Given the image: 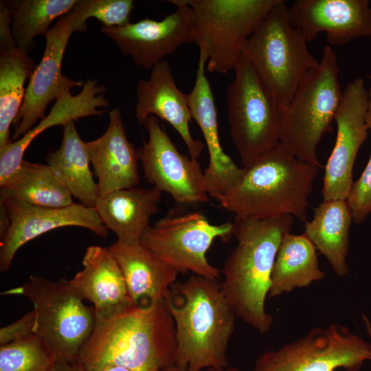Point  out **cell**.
<instances>
[{"label": "cell", "instance_id": "27", "mask_svg": "<svg viewBox=\"0 0 371 371\" xmlns=\"http://www.w3.org/2000/svg\"><path fill=\"white\" fill-rule=\"evenodd\" d=\"M63 135L60 147L47 155V164L72 197L95 208L98 188L90 169L86 142L79 136L74 122L63 126Z\"/></svg>", "mask_w": 371, "mask_h": 371}, {"label": "cell", "instance_id": "10", "mask_svg": "<svg viewBox=\"0 0 371 371\" xmlns=\"http://www.w3.org/2000/svg\"><path fill=\"white\" fill-rule=\"evenodd\" d=\"M370 359V343L346 326L332 323L262 352L252 371H359Z\"/></svg>", "mask_w": 371, "mask_h": 371}, {"label": "cell", "instance_id": "39", "mask_svg": "<svg viewBox=\"0 0 371 371\" xmlns=\"http://www.w3.org/2000/svg\"><path fill=\"white\" fill-rule=\"evenodd\" d=\"M162 371H179L177 368L173 365Z\"/></svg>", "mask_w": 371, "mask_h": 371}, {"label": "cell", "instance_id": "8", "mask_svg": "<svg viewBox=\"0 0 371 371\" xmlns=\"http://www.w3.org/2000/svg\"><path fill=\"white\" fill-rule=\"evenodd\" d=\"M227 89L229 133L243 168L253 165L280 143V109L241 54Z\"/></svg>", "mask_w": 371, "mask_h": 371}, {"label": "cell", "instance_id": "20", "mask_svg": "<svg viewBox=\"0 0 371 371\" xmlns=\"http://www.w3.org/2000/svg\"><path fill=\"white\" fill-rule=\"evenodd\" d=\"M82 264V269L69 281L84 300L93 304L95 322L114 318L135 306L122 271L108 248L89 246Z\"/></svg>", "mask_w": 371, "mask_h": 371}, {"label": "cell", "instance_id": "38", "mask_svg": "<svg viewBox=\"0 0 371 371\" xmlns=\"http://www.w3.org/2000/svg\"><path fill=\"white\" fill-rule=\"evenodd\" d=\"M362 318L365 324L367 333L368 336L371 338V322L370 319H368V317L365 314H363ZM370 361H371V359H370Z\"/></svg>", "mask_w": 371, "mask_h": 371}, {"label": "cell", "instance_id": "2", "mask_svg": "<svg viewBox=\"0 0 371 371\" xmlns=\"http://www.w3.org/2000/svg\"><path fill=\"white\" fill-rule=\"evenodd\" d=\"M165 302L175 324L177 370L227 367L236 315L218 280L191 274L173 284Z\"/></svg>", "mask_w": 371, "mask_h": 371}, {"label": "cell", "instance_id": "33", "mask_svg": "<svg viewBox=\"0 0 371 371\" xmlns=\"http://www.w3.org/2000/svg\"><path fill=\"white\" fill-rule=\"evenodd\" d=\"M368 94L366 123L368 129L371 131V87L368 90ZM346 201L355 223H363L371 213V153L361 176L356 181H354Z\"/></svg>", "mask_w": 371, "mask_h": 371}, {"label": "cell", "instance_id": "18", "mask_svg": "<svg viewBox=\"0 0 371 371\" xmlns=\"http://www.w3.org/2000/svg\"><path fill=\"white\" fill-rule=\"evenodd\" d=\"M288 16L307 42L322 32L329 45L371 36L368 0H296L288 8Z\"/></svg>", "mask_w": 371, "mask_h": 371}, {"label": "cell", "instance_id": "26", "mask_svg": "<svg viewBox=\"0 0 371 371\" xmlns=\"http://www.w3.org/2000/svg\"><path fill=\"white\" fill-rule=\"evenodd\" d=\"M352 221L347 201L339 199L323 201L314 208L313 219L304 225V234L325 256L339 277L349 272L346 259Z\"/></svg>", "mask_w": 371, "mask_h": 371}, {"label": "cell", "instance_id": "6", "mask_svg": "<svg viewBox=\"0 0 371 371\" xmlns=\"http://www.w3.org/2000/svg\"><path fill=\"white\" fill-rule=\"evenodd\" d=\"M307 43L303 34L291 25L285 1L278 0L243 47L242 54L280 110L289 104L307 74L319 64Z\"/></svg>", "mask_w": 371, "mask_h": 371}, {"label": "cell", "instance_id": "15", "mask_svg": "<svg viewBox=\"0 0 371 371\" xmlns=\"http://www.w3.org/2000/svg\"><path fill=\"white\" fill-rule=\"evenodd\" d=\"M368 90L361 78L354 79L343 90L334 119L336 140L325 166L323 201L346 200L348 197L354 183V164L368 135Z\"/></svg>", "mask_w": 371, "mask_h": 371}, {"label": "cell", "instance_id": "14", "mask_svg": "<svg viewBox=\"0 0 371 371\" xmlns=\"http://www.w3.org/2000/svg\"><path fill=\"white\" fill-rule=\"evenodd\" d=\"M177 9L162 20L148 18L122 27H102L101 31L129 56L135 64L149 69L164 61L181 45L196 43L194 16L185 0H172Z\"/></svg>", "mask_w": 371, "mask_h": 371}, {"label": "cell", "instance_id": "11", "mask_svg": "<svg viewBox=\"0 0 371 371\" xmlns=\"http://www.w3.org/2000/svg\"><path fill=\"white\" fill-rule=\"evenodd\" d=\"M233 232V223L213 225L199 212L171 213L150 225L139 243L179 273L218 280L221 271L207 252L216 238L228 240Z\"/></svg>", "mask_w": 371, "mask_h": 371}, {"label": "cell", "instance_id": "29", "mask_svg": "<svg viewBox=\"0 0 371 371\" xmlns=\"http://www.w3.org/2000/svg\"><path fill=\"white\" fill-rule=\"evenodd\" d=\"M0 201L47 207L74 203L71 195L47 164L25 160L0 185Z\"/></svg>", "mask_w": 371, "mask_h": 371}, {"label": "cell", "instance_id": "32", "mask_svg": "<svg viewBox=\"0 0 371 371\" xmlns=\"http://www.w3.org/2000/svg\"><path fill=\"white\" fill-rule=\"evenodd\" d=\"M133 8L132 0H80L74 10L84 23L93 17L103 27H111L128 24Z\"/></svg>", "mask_w": 371, "mask_h": 371}, {"label": "cell", "instance_id": "30", "mask_svg": "<svg viewBox=\"0 0 371 371\" xmlns=\"http://www.w3.org/2000/svg\"><path fill=\"white\" fill-rule=\"evenodd\" d=\"M79 0H16L7 1L11 11L12 34L18 48L26 53L36 45L34 37L44 35L57 18L71 12Z\"/></svg>", "mask_w": 371, "mask_h": 371}, {"label": "cell", "instance_id": "19", "mask_svg": "<svg viewBox=\"0 0 371 371\" xmlns=\"http://www.w3.org/2000/svg\"><path fill=\"white\" fill-rule=\"evenodd\" d=\"M135 90L138 123L143 125L150 115L168 122L181 137L190 156L197 159L205 145L191 134L189 124L192 118L186 94L177 87L169 63L164 60L154 66L149 78L139 80Z\"/></svg>", "mask_w": 371, "mask_h": 371}, {"label": "cell", "instance_id": "21", "mask_svg": "<svg viewBox=\"0 0 371 371\" xmlns=\"http://www.w3.org/2000/svg\"><path fill=\"white\" fill-rule=\"evenodd\" d=\"M86 146L98 178L99 198L138 186V153L126 137L120 109L109 112L106 131L96 139L87 142Z\"/></svg>", "mask_w": 371, "mask_h": 371}, {"label": "cell", "instance_id": "1", "mask_svg": "<svg viewBox=\"0 0 371 371\" xmlns=\"http://www.w3.org/2000/svg\"><path fill=\"white\" fill-rule=\"evenodd\" d=\"M176 350L175 322L165 300H160L95 322L78 364L85 371L109 366L162 371L174 365Z\"/></svg>", "mask_w": 371, "mask_h": 371}, {"label": "cell", "instance_id": "35", "mask_svg": "<svg viewBox=\"0 0 371 371\" xmlns=\"http://www.w3.org/2000/svg\"><path fill=\"white\" fill-rule=\"evenodd\" d=\"M47 371H85L78 363L56 361Z\"/></svg>", "mask_w": 371, "mask_h": 371}, {"label": "cell", "instance_id": "24", "mask_svg": "<svg viewBox=\"0 0 371 371\" xmlns=\"http://www.w3.org/2000/svg\"><path fill=\"white\" fill-rule=\"evenodd\" d=\"M162 192L157 188L133 187L112 192L98 199L95 209L104 227L117 241L135 244L150 226L158 212Z\"/></svg>", "mask_w": 371, "mask_h": 371}, {"label": "cell", "instance_id": "5", "mask_svg": "<svg viewBox=\"0 0 371 371\" xmlns=\"http://www.w3.org/2000/svg\"><path fill=\"white\" fill-rule=\"evenodd\" d=\"M339 73L337 54L326 45L318 65L280 110V142L299 159L319 168L317 148L323 135L333 131L331 124L342 98Z\"/></svg>", "mask_w": 371, "mask_h": 371}, {"label": "cell", "instance_id": "17", "mask_svg": "<svg viewBox=\"0 0 371 371\" xmlns=\"http://www.w3.org/2000/svg\"><path fill=\"white\" fill-rule=\"evenodd\" d=\"M207 61L205 52L199 48L195 82L186 97L192 118L201 131L209 153V164L203 173L205 190L218 201L238 183L245 168L238 167L221 144L214 98L205 74Z\"/></svg>", "mask_w": 371, "mask_h": 371}, {"label": "cell", "instance_id": "12", "mask_svg": "<svg viewBox=\"0 0 371 371\" xmlns=\"http://www.w3.org/2000/svg\"><path fill=\"white\" fill-rule=\"evenodd\" d=\"M72 10L61 16L45 36L46 45L40 63L35 67L26 87L22 106L13 122L15 126L12 141H16L32 128L38 120L45 116L49 104L74 87H80L82 80L64 76L62 61L71 35L87 30Z\"/></svg>", "mask_w": 371, "mask_h": 371}, {"label": "cell", "instance_id": "7", "mask_svg": "<svg viewBox=\"0 0 371 371\" xmlns=\"http://www.w3.org/2000/svg\"><path fill=\"white\" fill-rule=\"evenodd\" d=\"M3 294L21 295L34 306V332L58 361L78 363L80 354L95 326L93 306L65 278L52 281L31 276L23 285Z\"/></svg>", "mask_w": 371, "mask_h": 371}, {"label": "cell", "instance_id": "16", "mask_svg": "<svg viewBox=\"0 0 371 371\" xmlns=\"http://www.w3.org/2000/svg\"><path fill=\"white\" fill-rule=\"evenodd\" d=\"M0 217L7 223L1 236L0 270L7 271L17 251L25 243L51 230L63 227L86 228L100 237L108 236L95 208L81 203L63 207H47L0 201Z\"/></svg>", "mask_w": 371, "mask_h": 371}, {"label": "cell", "instance_id": "36", "mask_svg": "<svg viewBox=\"0 0 371 371\" xmlns=\"http://www.w3.org/2000/svg\"><path fill=\"white\" fill-rule=\"evenodd\" d=\"M101 371H137L128 368L119 366H109Z\"/></svg>", "mask_w": 371, "mask_h": 371}, {"label": "cell", "instance_id": "25", "mask_svg": "<svg viewBox=\"0 0 371 371\" xmlns=\"http://www.w3.org/2000/svg\"><path fill=\"white\" fill-rule=\"evenodd\" d=\"M11 19L0 18V152L13 141V124L24 100L25 82L35 68L27 54L16 45L11 30Z\"/></svg>", "mask_w": 371, "mask_h": 371}, {"label": "cell", "instance_id": "34", "mask_svg": "<svg viewBox=\"0 0 371 371\" xmlns=\"http://www.w3.org/2000/svg\"><path fill=\"white\" fill-rule=\"evenodd\" d=\"M34 325L35 315L32 309L14 322L1 328L0 345L36 335Z\"/></svg>", "mask_w": 371, "mask_h": 371}, {"label": "cell", "instance_id": "40", "mask_svg": "<svg viewBox=\"0 0 371 371\" xmlns=\"http://www.w3.org/2000/svg\"><path fill=\"white\" fill-rule=\"evenodd\" d=\"M370 80H371V74H370Z\"/></svg>", "mask_w": 371, "mask_h": 371}, {"label": "cell", "instance_id": "22", "mask_svg": "<svg viewBox=\"0 0 371 371\" xmlns=\"http://www.w3.org/2000/svg\"><path fill=\"white\" fill-rule=\"evenodd\" d=\"M106 90L96 80L88 79L78 94L68 92L58 98L38 124L0 152V185L19 168L27 147L44 131L56 125L63 126L80 117L102 115L104 110L99 108L109 105L104 96Z\"/></svg>", "mask_w": 371, "mask_h": 371}, {"label": "cell", "instance_id": "13", "mask_svg": "<svg viewBox=\"0 0 371 371\" xmlns=\"http://www.w3.org/2000/svg\"><path fill=\"white\" fill-rule=\"evenodd\" d=\"M148 140L137 149L147 181L182 205L207 203L203 173L197 159L181 154L159 119L150 115L143 124Z\"/></svg>", "mask_w": 371, "mask_h": 371}, {"label": "cell", "instance_id": "4", "mask_svg": "<svg viewBox=\"0 0 371 371\" xmlns=\"http://www.w3.org/2000/svg\"><path fill=\"white\" fill-rule=\"evenodd\" d=\"M319 168L299 159L280 142L245 168L238 183L218 202L235 219L263 220L290 214L306 222Z\"/></svg>", "mask_w": 371, "mask_h": 371}, {"label": "cell", "instance_id": "37", "mask_svg": "<svg viewBox=\"0 0 371 371\" xmlns=\"http://www.w3.org/2000/svg\"><path fill=\"white\" fill-rule=\"evenodd\" d=\"M201 371H243L234 367H226V368H207Z\"/></svg>", "mask_w": 371, "mask_h": 371}, {"label": "cell", "instance_id": "28", "mask_svg": "<svg viewBox=\"0 0 371 371\" xmlns=\"http://www.w3.org/2000/svg\"><path fill=\"white\" fill-rule=\"evenodd\" d=\"M325 273L320 269L313 243L303 234L291 232L283 238L273 265L270 297H276L296 288L307 287L322 280Z\"/></svg>", "mask_w": 371, "mask_h": 371}, {"label": "cell", "instance_id": "23", "mask_svg": "<svg viewBox=\"0 0 371 371\" xmlns=\"http://www.w3.org/2000/svg\"><path fill=\"white\" fill-rule=\"evenodd\" d=\"M116 260L135 306L165 300L179 272L168 265L139 242L126 244L117 240L108 247Z\"/></svg>", "mask_w": 371, "mask_h": 371}, {"label": "cell", "instance_id": "3", "mask_svg": "<svg viewBox=\"0 0 371 371\" xmlns=\"http://www.w3.org/2000/svg\"><path fill=\"white\" fill-rule=\"evenodd\" d=\"M233 224L237 245L224 262L221 288L236 317L264 334L273 322L265 309L273 265L283 238L291 231L293 216L234 218Z\"/></svg>", "mask_w": 371, "mask_h": 371}, {"label": "cell", "instance_id": "31", "mask_svg": "<svg viewBox=\"0 0 371 371\" xmlns=\"http://www.w3.org/2000/svg\"><path fill=\"white\" fill-rule=\"evenodd\" d=\"M56 361L36 335L0 346V371H47Z\"/></svg>", "mask_w": 371, "mask_h": 371}, {"label": "cell", "instance_id": "9", "mask_svg": "<svg viewBox=\"0 0 371 371\" xmlns=\"http://www.w3.org/2000/svg\"><path fill=\"white\" fill-rule=\"evenodd\" d=\"M192 10L206 71L234 69L243 47L278 0H185Z\"/></svg>", "mask_w": 371, "mask_h": 371}]
</instances>
